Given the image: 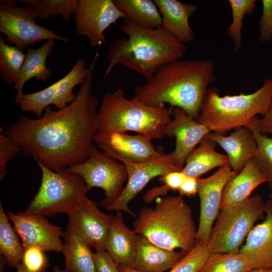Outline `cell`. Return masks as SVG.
I'll use <instances>...</instances> for the list:
<instances>
[{"label": "cell", "instance_id": "obj_1", "mask_svg": "<svg viewBox=\"0 0 272 272\" xmlns=\"http://www.w3.org/2000/svg\"><path fill=\"white\" fill-rule=\"evenodd\" d=\"M94 61L74 100L63 108H46L36 119L19 117L4 133L20 152L57 171L87 159L96 148L99 100L92 92Z\"/></svg>", "mask_w": 272, "mask_h": 272}, {"label": "cell", "instance_id": "obj_2", "mask_svg": "<svg viewBox=\"0 0 272 272\" xmlns=\"http://www.w3.org/2000/svg\"><path fill=\"white\" fill-rule=\"evenodd\" d=\"M214 68L212 59L171 61L135 87L132 98L151 106L168 104L196 119L208 87L215 79Z\"/></svg>", "mask_w": 272, "mask_h": 272}, {"label": "cell", "instance_id": "obj_3", "mask_svg": "<svg viewBox=\"0 0 272 272\" xmlns=\"http://www.w3.org/2000/svg\"><path fill=\"white\" fill-rule=\"evenodd\" d=\"M120 28L127 37L116 39L110 46L105 77L120 64L147 81L164 65L182 58L186 51L185 44L162 26L146 28L126 19Z\"/></svg>", "mask_w": 272, "mask_h": 272}, {"label": "cell", "instance_id": "obj_4", "mask_svg": "<svg viewBox=\"0 0 272 272\" xmlns=\"http://www.w3.org/2000/svg\"><path fill=\"white\" fill-rule=\"evenodd\" d=\"M133 228L137 234L167 250L188 252L196 243L192 210L180 195L158 198L154 208H142Z\"/></svg>", "mask_w": 272, "mask_h": 272}, {"label": "cell", "instance_id": "obj_5", "mask_svg": "<svg viewBox=\"0 0 272 272\" xmlns=\"http://www.w3.org/2000/svg\"><path fill=\"white\" fill-rule=\"evenodd\" d=\"M171 115V111L165 106H151L127 99L124 91L118 88L105 95L96 121L98 131H131L153 139H162Z\"/></svg>", "mask_w": 272, "mask_h": 272}, {"label": "cell", "instance_id": "obj_6", "mask_svg": "<svg viewBox=\"0 0 272 272\" xmlns=\"http://www.w3.org/2000/svg\"><path fill=\"white\" fill-rule=\"evenodd\" d=\"M272 99V79H266L253 93L220 96L219 91L207 90L196 120L211 132L226 131L247 126L258 114L264 116Z\"/></svg>", "mask_w": 272, "mask_h": 272}, {"label": "cell", "instance_id": "obj_7", "mask_svg": "<svg viewBox=\"0 0 272 272\" xmlns=\"http://www.w3.org/2000/svg\"><path fill=\"white\" fill-rule=\"evenodd\" d=\"M36 163L41 171V184L24 212L45 216L68 215L88 198L90 189L80 176L67 168L54 171Z\"/></svg>", "mask_w": 272, "mask_h": 272}, {"label": "cell", "instance_id": "obj_8", "mask_svg": "<svg viewBox=\"0 0 272 272\" xmlns=\"http://www.w3.org/2000/svg\"><path fill=\"white\" fill-rule=\"evenodd\" d=\"M264 214L265 202L257 194L221 210L207 243L211 253L239 252L247 235Z\"/></svg>", "mask_w": 272, "mask_h": 272}, {"label": "cell", "instance_id": "obj_9", "mask_svg": "<svg viewBox=\"0 0 272 272\" xmlns=\"http://www.w3.org/2000/svg\"><path fill=\"white\" fill-rule=\"evenodd\" d=\"M67 169L80 176L90 190L99 187L104 191L105 198L100 203L106 210L119 198L127 181L125 166L97 147L87 159Z\"/></svg>", "mask_w": 272, "mask_h": 272}, {"label": "cell", "instance_id": "obj_10", "mask_svg": "<svg viewBox=\"0 0 272 272\" xmlns=\"http://www.w3.org/2000/svg\"><path fill=\"white\" fill-rule=\"evenodd\" d=\"M36 20L26 7H18L14 1H0V31L9 44L24 51L29 46L48 40L70 43L67 38L37 24Z\"/></svg>", "mask_w": 272, "mask_h": 272}, {"label": "cell", "instance_id": "obj_11", "mask_svg": "<svg viewBox=\"0 0 272 272\" xmlns=\"http://www.w3.org/2000/svg\"><path fill=\"white\" fill-rule=\"evenodd\" d=\"M73 16L75 32L86 36L93 47L105 42L104 33L111 25L127 19L113 0H78Z\"/></svg>", "mask_w": 272, "mask_h": 272}, {"label": "cell", "instance_id": "obj_12", "mask_svg": "<svg viewBox=\"0 0 272 272\" xmlns=\"http://www.w3.org/2000/svg\"><path fill=\"white\" fill-rule=\"evenodd\" d=\"M67 216L64 239L75 236L96 251H106V241L114 215L103 213L96 202L87 198Z\"/></svg>", "mask_w": 272, "mask_h": 272}, {"label": "cell", "instance_id": "obj_13", "mask_svg": "<svg viewBox=\"0 0 272 272\" xmlns=\"http://www.w3.org/2000/svg\"><path fill=\"white\" fill-rule=\"evenodd\" d=\"M152 140L139 134L98 130L94 141L106 156L114 160L123 158L134 162L150 163L158 161L165 156L156 149Z\"/></svg>", "mask_w": 272, "mask_h": 272}, {"label": "cell", "instance_id": "obj_14", "mask_svg": "<svg viewBox=\"0 0 272 272\" xmlns=\"http://www.w3.org/2000/svg\"><path fill=\"white\" fill-rule=\"evenodd\" d=\"M237 174L228 164L220 167L209 177L199 178L197 194L200 201V214L196 244L207 245L221 210L224 187L229 180Z\"/></svg>", "mask_w": 272, "mask_h": 272}, {"label": "cell", "instance_id": "obj_15", "mask_svg": "<svg viewBox=\"0 0 272 272\" xmlns=\"http://www.w3.org/2000/svg\"><path fill=\"white\" fill-rule=\"evenodd\" d=\"M8 216L24 249L36 247L44 251H61L63 232L59 226L50 223L46 216L25 212H9Z\"/></svg>", "mask_w": 272, "mask_h": 272}, {"label": "cell", "instance_id": "obj_16", "mask_svg": "<svg viewBox=\"0 0 272 272\" xmlns=\"http://www.w3.org/2000/svg\"><path fill=\"white\" fill-rule=\"evenodd\" d=\"M125 167L127 173V181L124 189L117 200L106 210L124 211L133 217L138 216L129 208V202L140 192L152 179L174 171H181L183 168L175 166L169 154L165 155L161 160L154 162L138 163L123 158H118Z\"/></svg>", "mask_w": 272, "mask_h": 272}, {"label": "cell", "instance_id": "obj_17", "mask_svg": "<svg viewBox=\"0 0 272 272\" xmlns=\"http://www.w3.org/2000/svg\"><path fill=\"white\" fill-rule=\"evenodd\" d=\"M173 115L174 118L166 126L164 134L175 137V150L169 154L173 164L183 168L189 153L211 131L180 108H175Z\"/></svg>", "mask_w": 272, "mask_h": 272}, {"label": "cell", "instance_id": "obj_18", "mask_svg": "<svg viewBox=\"0 0 272 272\" xmlns=\"http://www.w3.org/2000/svg\"><path fill=\"white\" fill-rule=\"evenodd\" d=\"M205 137L214 141L224 150L230 167L236 173L240 172L246 164L257 154L255 137L247 126L235 129L229 135L210 132Z\"/></svg>", "mask_w": 272, "mask_h": 272}, {"label": "cell", "instance_id": "obj_19", "mask_svg": "<svg viewBox=\"0 0 272 272\" xmlns=\"http://www.w3.org/2000/svg\"><path fill=\"white\" fill-rule=\"evenodd\" d=\"M265 217L247 235L239 252L246 255L252 268L272 267V202H265Z\"/></svg>", "mask_w": 272, "mask_h": 272}, {"label": "cell", "instance_id": "obj_20", "mask_svg": "<svg viewBox=\"0 0 272 272\" xmlns=\"http://www.w3.org/2000/svg\"><path fill=\"white\" fill-rule=\"evenodd\" d=\"M182 250H167L138 234L137 251L132 267L144 272H166L171 269L186 254Z\"/></svg>", "mask_w": 272, "mask_h": 272}, {"label": "cell", "instance_id": "obj_21", "mask_svg": "<svg viewBox=\"0 0 272 272\" xmlns=\"http://www.w3.org/2000/svg\"><path fill=\"white\" fill-rule=\"evenodd\" d=\"M161 14L162 26L183 43H190L195 34L188 20L195 13V5L177 0H154Z\"/></svg>", "mask_w": 272, "mask_h": 272}, {"label": "cell", "instance_id": "obj_22", "mask_svg": "<svg viewBox=\"0 0 272 272\" xmlns=\"http://www.w3.org/2000/svg\"><path fill=\"white\" fill-rule=\"evenodd\" d=\"M137 235L125 225L122 213L116 212L109 231L106 251L117 264L131 267L137 251Z\"/></svg>", "mask_w": 272, "mask_h": 272}, {"label": "cell", "instance_id": "obj_23", "mask_svg": "<svg viewBox=\"0 0 272 272\" xmlns=\"http://www.w3.org/2000/svg\"><path fill=\"white\" fill-rule=\"evenodd\" d=\"M265 182V179L255 159H251L226 183L222 195L221 210L244 201L256 188Z\"/></svg>", "mask_w": 272, "mask_h": 272}, {"label": "cell", "instance_id": "obj_24", "mask_svg": "<svg viewBox=\"0 0 272 272\" xmlns=\"http://www.w3.org/2000/svg\"><path fill=\"white\" fill-rule=\"evenodd\" d=\"M54 44V40H48L38 48H27L18 82L14 87L17 92L15 96L17 104H19L24 94L23 89L27 82L32 78L45 82L51 76V70L46 65V60L52 52Z\"/></svg>", "mask_w": 272, "mask_h": 272}, {"label": "cell", "instance_id": "obj_25", "mask_svg": "<svg viewBox=\"0 0 272 272\" xmlns=\"http://www.w3.org/2000/svg\"><path fill=\"white\" fill-rule=\"evenodd\" d=\"M217 144L204 137L199 145L187 156L182 172L185 177L200 178L203 174L216 167L229 164L227 155L216 151Z\"/></svg>", "mask_w": 272, "mask_h": 272}, {"label": "cell", "instance_id": "obj_26", "mask_svg": "<svg viewBox=\"0 0 272 272\" xmlns=\"http://www.w3.org/2000/svg\"><path fill=\"white\" fill-rule=\"evenodd\" d=\"M116 6L123 12L127 19L146 28H156L162 26L161 14L151 0H113Z\"/></svg>", "mask_w": 272, "mask_h": 272}, {"label": "cell", "instance_id": "obj_27", "mask_svg": "<svg viewBox=\"0 0 272 272\" xmlns=\"http://www.w3.org/2000/svg\"><path fill=\"white\" fill-rule=\"evenodd\" d=\"M61 252L69 272H96L94 252L91 247L75 236L64 239Z\"/></svg>", "mask_w": 272, "mask_h": 272}, {"label": "cell", "instance_id": "obj_28", "mask_svg": "<svg viewBox=\"0 0 272 272\" xmlns=\"http://www.w3.org/2000/svg\"><path fill=\"white\" fill-rule=\"evenodd\" d=\"M10 221L1 201L0 253L5 257L9 266L16 267L21 262L25 249Z\"/></svg>", "mask_w": 272, "mask_h": 272}, {"label": "cell", "instance_id": "obj_29", "mask_svg": "<svg viewBox=\"0 0 272 272\" xmlns=\"http://www.w3.org/2000/svg\"><path fill=\"white\" fill-rule=\"evenodd\" d=\"M36 19L48 20L60 15L65 21L72 18L78 0H19Z\"/></svg>", "mask_w": 272, "mask_h": 272}, {"label": "cell", "instance_id": "obj_30", "mask_svg": "<svg viewBox=\"0 0 272 272\" xmlns=\"http://www.w3.org/2000/svg\"><path fill=\"white\" fill-rule=\"evenodd\" d=\"M252 268L249 257L239 252L213 253L199 272H247Z\"/></svg>", "mask_w": 272, "mask_h": 272}, {"label": "cell", "instance_id": "obj_31", "mask_svg": "<svg viewBox=\"0 0 272 272\" xmlns=\"http://www.w3.org/2000/svg\"><path fill=\"white\" fill-rule=\"evenodd\" d=\"M26 54L15 46L7 43L0 38V72L7 84L15 85L19 80Z\"/></svg>", "mask_w": 272, "mask_h": 272}, {"label": "cell", "instance_id": "obj_32", "mask_svg": "<svg viewBox=\"0 0 272 272\" xmlns=\"http://www.w3.org/2000/svg\"><path fill=\"white\" fill-rule=\"evenodd\" d=\"M258 119L255 117L247 127L254 134L257 143L258 152L254 159L265 183L272 189V137L261 133Z\"/></svg>", "mask_w": 272, "mask_h": 272}, {"label": "cell", "instance_id": "obj_33", "mask_svg": "<svg viewBox=\"0 0 272 272\" xmlns=\"http://www.w3.org/2000/svg\"><path fill=\"white\" fill-rule=\"evenodd\" d=\"M232 16V21L227 29L228 36L232 39L234 50L238 52L241 46L243 20L246 15L253 13L255 0H229Z\"/></svg>", "mask_w": 272, "mask_h": 272}, {"label": "cell", "instance_id": "obj_34", "mask_svg": "<svg viewBox=\"0 0 272 272\" xmlns=\"http://www.w3.org/2000/svg\"><path fill=\"white\" fill-rule=\"evenodd\" d=\"M211 253L207 245L196 244L168 272H199Z\"/></svg>", "mask_w": 272, "mask_h": 272}, {"label": "cell", "instance_id": "obj_35", "mask_svg": "<svg viewBox=\"0 0 272 272\" xmlns=\"http://www.w3.org/2000/svg\"><path fill=\"white\" fill-rule=\"evenodd\" d=\"M185 176L181 171H174L165 173L160 176L163 185L151 188L146 194L151 201L160 195H164L169 190L178 191L184 181Z\"/></svg>", "mask_w": 272, "mask_h": 272}, {"label": "cell", "instance_id": "obj_36", "mask_svg": "<svg viewBox=\"0 0 272 272\" xmlns=\"http://www.w3.org/2000/svg\"><path fill=\"white\" fill-rule=\"evenodd\" d=\"M21 262L31 272L45 271L49 265L44 251L36 247L25 249Z\"/></svg>", "mask_w": 272, "mask_h": 272}, {"label": "cell", "instance_id": "obj_37", "mask_svg": "<svg viewBox=\"0 0 272 272\" xmlns=\"http://www.w3.org/2000/svg\"><path fill=\"white\" fill-rule=\"evenodd\" d=\"M19 152H20V148L18 144L3 131L2 134H0L1 181H2L7 175L8 162Z\"/></svg>", "mask_w": 272, "mask_h": 272}, {"label": "cell", "instance_id": "obj_38", "mask_svg": "<svg viewBox=\"0 0 272 272\" xmlns=\"http://www.w3.org/2000/svg\"><path fill=\"white\" fill-rule=\"evenodd\" d=\"M262 13L259 21V39L266 42L272 39V0H262Z\"/></svg>", "mask_w": 272, "mask_h": 272}, {"label": "cell", "instance_id": "obj_39", "mask_svg": "<svg viewBox=\"0 0 272 272\" xmlns=\"http://www.w3.org/2000/svg\"><path fill=\"white\" fill-rule=\"evenodd\" d=\"M96 272H119L118 264L106 251L94 252Z\"/></svg>", "mask_w": 272, "mask_h": 272}, {"label": "cell", "instance_id": "obj_40", "mask_svg": "<svg viewBox=\"0 0 272 272\" xmlns=\"http://www.w3.org/2000/svg\"><path fill=\"white\" fill-rule=\"evenodd\" d=\"M199 178L186 177L178 190L180 196L191 197L198 193Z\"/></svg>", "mask_w": 272, "mask_h": 272}, {"label": "cell", "instance_id": "obj_41", "mask_svg": "<svg viewBox=\"0 0 272 272\" xmlns=\"http://www.w3.org/2000/svg\"><path fill=\"white\" fill-rule=\"evenodd\" d=\"M258 122L261 133L272 135V99L267 113L261 118L258 119Z\"/></svg>", "mask_w": 272, "mask_h": 272}, {"label": "cell", "instance_id": "obj_42", "mask_svg": "<svg viewBox=\"0 0 272 272\" xmlns=\"http://www.w3.org/2000/svg\"><path fill=\"white\" fill-rule=\"evenodd\" d=\"M118 266L119 272H144L135 269L131 266H128L122 264H118Z\"/></svg>", "mask_w": 272, "mask_h": 272}, {"label": "cell", "instance_id": "obj_43", "mask_svg": "<svg viewBox=\"0 0 272 272\" xmlns=\"http://www.w3.org/2000/svg\"><path fill=\"white\" fill-rule=\"evenodd\" d=\"M247 272H272V267L252 268Z\"/></svg>", "mask_w": 272, "mask_h": 272}, {"label": "cell", "instance_id": "obj_44", "mask_svg": "<svg viewBox=\"0 0 272 272\" xmlns=\"http://www.w3.org/2000/svg\"><path fill=\"white\" fill-rule=\"evenodd\" d=\"M17 272H31L29 271L23 264V263L21 262L18 264L16 266ZM42 272H46L42 271Z\"/></svg>", "mask_w": 272, "mask_h": 272}, {"label": "cell", "instance_id": "obj_45", "mask_svg": "<svg viewBox=\"0 0 272 272\" xmlns=\"http://www.w3.org/2000/svg\"><path fill=\"white\" fill-rule=\"evenodd\" d=\"M269 199L272 202V193L269 194Z\"/></svg>", "mask_w": 272, "mask_h": 272}]
</instances>
